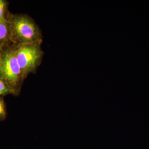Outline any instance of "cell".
I'll return each instance as SVG.
<instances>
[{"label":"cell","mask_w":149,"mask_h":149,"mask_svg":"<svg viewBox=\"0 0 149 149\" xmlns=\"http://www.w3.org/2000/svg\"><path fill=\"white\" fill-rule=\"evenodd\" d=\"M8 19L10 27L11 42L15 45L42 42L38 25L28 15H15Z\"/></svg>","instance_id":"1"},{"label":"cell","mask_w":149,"mask_h":149,"mask_svg":"<svg viewBox=\"0 0 149 149\" xmlns=\"http://www.w3.org/2000/svg\"><path fill=\"white\" fill-rule=\"evenodd\" d=\"M42 42L15 45V53L21 69L23 80L40 65L43 56Z\"/></svg>","instance_id":"2"},{"label":"cell","mask_w":149,"mask_h":149,"mask_svg":"<svg viewBox=\"0 0 149 149\" xmlns=\"http://www.w3.org/2000/svg\"><path fill=\"white\" fill-rule=\"evenodd\" d=\"M0 79L4 81L17 94H18L23 80L14 47L3 51Z\"/></svg>","instance_id":"3"},{"label":"cell","mask_w":149,"mask_h":149,"mask_svg":"<svg viewBox=\"0 0 149 149\" xmlns=\"http://www.w3.org/2000/svg\"><path fill=\"white\" fill-rule=\"evenodd\" d=\"M11 42V35L8 19L0 20V45L4 46Z\"/></svg>","instance_id":"4"},{"label":"cell","mask_w":149,"mask_h":149,"mask_svg":"<svg viewBox=\"0 0 149 149\" xmlns=\"http://www.w3.org/2000/svg\"><path fill=\"white\" fill-rule=\"evenodd\" d=\"M9 94L17 95L13 89H12L4 81L0 79V96L6 95Z\"/></svg>","instance_id":"5"},{"label":"cell","mask_w":149,"mask_h":149,"mask_svg":"<svg viewBox=\"0 0 149 149\" xmlns=\"http://www.w3.org/2000/svg\"><path fill=\"white\" fill-rule=\"evenodd\" d=\"M6 115V111L4 101L2 96H0V120H4Z\"/></svg>","instance_id":"6"},{"label":"cell","mask_w":149,"mask_h":149,"mask_svg":"<svg viewBox=\"0 0 149 149\" xmlns=\"http://www.w3.org/2000/svg\"><path fill=\"white\" fill-rule=\"evenodd\" d=\"M6 8V1L0 0V20L7 19L5 16Z\"/></svg>","instance_id":"7"},{"label":"cell","mask_w":149,"mask_h":149,"mask_svg":"<svg viewBox=\"0 0 149 149\" xmlns=\"http://www.w3.org/2000/svg\"><path fill=\"white\" fill-rule=\"evenodd\" d=\"M3 57V50L0 52V68H1V65L2 60Z\"/></svg>","instance_id":"8"},{"label":"cell","mask_w":149,"mask_h":149,"mask_svg":"<svg viewBox=\"0 0 149 149\" xmlns=\"http://www.w3.org/2000/svg\"><path fill=\"white\" fill-rule=\"evenodd\" d=\"M3 46L0 45V52L3 50Z\"/></svg>","instance_id":"9"}]
</instances>
